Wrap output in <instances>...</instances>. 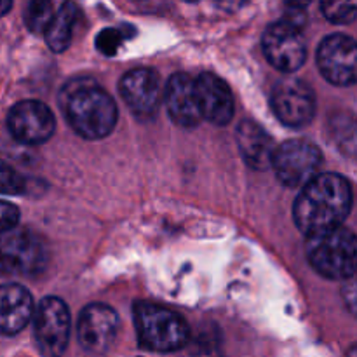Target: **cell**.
I'll return each mask as SVG.
<instances>
[{"label":"cell","instance_id":"obj_18","mask_svg":"<svg viewBox=\"0 0 357 357\" xmlns=\"http://www.w3.org/2000/svg\"><path fill=\"white\" fill-rule=\"evenodd\" d=\"M77 14H79V9L72 2L61 3V7L56 10L51 24H49V28L44 33L45 42L51 47V51L63 52L68 47L70 40H72V31L73 26H75Z\"/></svg>","mask_w":357,"mask_h":357},{"label":"cell","instance_id":"obj_16","mask_svg":"<svg viewBox=\"0 0 357 357\" xmlns=\"http://www.w3.org/2000/svg\"><path fill=\"white\" fill-rule=\"evenodd\" d=\"M33 316V298L21 284L0 286V335L13 337L26 328Z\"/></svg>","mask_w":357,"mask_h":357},{"label":"cell","instance_id":"obj_9","mask_svg":"<svg viewBox=\"0 0 357 357\" xmlns=\"http://www.w3.org/2000/svg\"><path fill=\"white\" fill-rule=\"evenodd\" d=\"M317 66L328 82L354 86L357 84V42L344 33L326 37L317 49Z\"/></svg>","mask_w":357,"mask_h":357},{"label":"cell","instance_id":"obj_1","mask_svg":"<svg viewBox=\"0 0 357 357\" xmlns=\"http://www.w3.org/2000/svg\"><path fill=\"white\" fill-rule=\"evenodd\" d=\"M352 190L344 176L317 174L302 188L295 201V223L307 237L342 227L351 213Z\"/></svg>","mask_w":357,"mask_h":357},{"label":"cell","instance_id":"obj_12","mask_svg":"<svg viewBox=\"0 0 357 357\" xmlns=\"http://www.w3.org/2000/svg\"><path fill=\"white\" fill-rule=\"evenodd\" d=\"M77 330H79L80 345L87 352L103 354L117 338V312L103 303H91L80 312Z\"/></svg>","mask_w":357,"mask_h":357},{"label":"cell","instance_id":"obj_14","mask_svg":"<svg viewBox=\"0 0 357 357\" xmlns=\"http://www.w3.org/2000/svg\"><path fill=\"white\" fill-rule=\"evenodd\" d=\"M167 114L180 128L194 129L201 124L202 114L199 108L195 80L188 73H174L164 89Z\"/></svg>","mask_w":357,"mask_h":357},{"label":"cell","instance_id":"obj_19","mask_svg":"<svg viewBox=\"0 0 357 357\" xmlns=\"http://www.w3.org/2000/svg\"><path fill=\"white\" fill-rule=\"evenodd\" d=\"M54 6L47 0H33L26 6L24 10V23H26L28 30L33 33H40L49 28L52 17H54Z\"/></svg>","mask_w":357,"mask_h":357},{"label":"cell","instance_id":"obj_20","mask_svg":"<svg viewBox=\"0 0 357 357\" xmlns=\"http://www.w3.org/2000/svg\"><path fill=\"white\" fill-rule=\"evenodd\" d=\"M324 17L335 24H347L357 17V0H324L321 2Z\"/></svg>","mask_w":357,"mask_h":357},{"label":"cell","instance_id":"obj_2","mask_svg":"<svg viewBox=\"0 0 357 357\" xmlns=\"http://www.w3.org/2000/svg\"><path fill=\"white\" fill-rule=\"evenodd\" d=\"M59 107L73 131L86 139H101L117 124L114 98L94 79L79 77L63 86Z\"/></svg>","mask_w":357,"mask_h":357},{"label":"cell","instance_id":"obj_23","mask_svg":"<svg viewBox=\"0 0 357 357\" xmlns=\"http://www.w3.org/2000/svg\"><path fill=\"white\" fill-rule=\"evenodd\" d=\"M20 222V209L7 201H0V234L13 230Z\"/></svg>","mask_w":357,"mask_h":357},{"label":"cell","instance_id":"obj_3","mask_svg":"<svg viewBox=\"0 0 357 357\" xmlns=\"http://www.w3.org/2000/svg\"><path fill=\"white\" fill-rule=\"evenodd\" d=\"M307 260L326 279H349L357 271V236L344 225L307 237Z\"/></svg>","mask_w":357,"mask_h":357},{"label":"cell","instance_id":"obj_17","mask_svg":"<svg viewBox=\"0 0 357 357\" xmlns=\"http://www.w3.org/2000/svg\"><path fill=\"white\" fill-rule=\"evenodd\" d=\"M237 146L244 162L257 171H265L272 166L275 145L272 136L257 122L243 121L236 131Z\"/></svg>","mask_w":357,"mask_h":357},{"label":"cell","instance_id":"obj_21","mask_svg":"<svg viewBox=\"0 0 357 357\" xmlns=\"http://www.w3.org/2000/svg\"><path fill=\"white\" fill-rule=\"evenodd\" d=\"M26 187L28 181L13 166L0 160V194L20 195L26 192Z\"/></svg>","mask_w":357,"mask_h":357},{"label":"cell","instance_id":"obj_24","mask_svg":"<svg viewBox=\"0 0 357 357\" xmlns=\"http://www.w3.org/2000/svg\"><path fill=\"white\" fill-rule=\"evenodd\" d=\"M342 300L352 316L357 317V271L342 286Z\"/></svg>","mask_w":357,"mask_h":357},{"label":"cell","instance_id":"obj_6","mask_svg":"<svg viewBox=\"0 0 357 357\" xmlns=\"http://www.w3.org/2000/svg\"><path fill=\"white\" fill-rule=\"evenodd\" d=\"M323 153L305 139H289L275 149L272 167L286 187H305L319 174Z\"/></svg>","mask_w":357,"mask_h":357},{"label":"cell","instance_id":"obj_15","mask_svg":"<svg viewBox=\"0 0 357 357\" xmlns=\"http://www.w3.org/2000/svg\"><path fill=\"white\" fill-rule=\"evenodd\" d=\"M199 108L202 119L216 126H227L234 117V96L225 80L215 73H201L195 79Z\"/></svg>","mask_w":357,"mask_h":357},{"label":"cell","instance_id":"obj_8","mask_svg":"<svg viewBox=\"0 0 357 357\" xmlns=\"http://www.w3.org/2000/svg\"><path fill=\"white\" fill-rule=\"evenodd\" d=\"M261 47L267 61L284 73L296 72L305 63L307 45L302 30L286 20L265 30Z\"/></svg>","mask_w":357,"mask_h":357},{"label":"cell","instance_id":"obj_7","mask_svg":"<svg viewBox=\"0 0 357 357\" xmlns=\"http://www.w3.org/2000/svg\"><path fill=\"white\" fill-rule=\"evenodd\" d=\"M35 342L45 357H61L70 338V312L65 302L45 296L35 310Z\"/></svg>","mask_w":357,"mask_h":357},{"label":"cell","instance_id":"obj_10","mask_svg":"<svg viewBox=\"0 0 357 357\" xmlns=\"http://www.w3.org/2000/svg\"><path fill=\"white\" fill-rule=\"evenodd\" d=\"M274 114L288 128H303L316 114V94L300 79H284L274 87L271 98Z\"/></svg>","mask_w":357,"mask_h":357},{"label":"cell","instance_id":"obj_25","mask_svg":"<svg viewBox=\"0 0 357 357\" xmlns=\"http://www.w3.org/2000/svg\"><path fill=\"white\" fill-rule=\"evenodd\" d=\"M10 9H13V2L10 0H0V16L7 14Z\"/></svg>","mask_w":357,"mask_h":357},{"label":"cell","instance_id":"obj_22","mask_svg":"<svg viewBox=\"0 0 357 357\" xmlns=\"http://www.w3.org/2000/svg\"><path fill=\"white\" fill-rule=\"evenodd\" d=\"M126 40V33L119 28H105L98 33L96 47L103 52L105 56H114Z\"/></svg>","mask_w":357,"mask_h":357},{"label":"cell","instance_id":"obj_26","mask_svg":"<svg viewBox=\"0 0 357 357\" xmlns=\"http://www.w3.org/2000/svg\"><path fill=\"white\" fill-rule=\"evenodd\" d=\"M344 357H357V344L352 345V347L345 352Z\"/></svg>","mask_w":357,"mask_h":357},{"label":"cell","instance_id":"obj_11","mask_svg":"<svg viewBox=\"0 0 357 357\" xmlns=\"http://www.w3.org/2000/svg\"><path fill=\"white\" fill-rule=\"evenodd\" d=\"M7 126L14 138L24 145H40L52 136L56 121L47 105L24 100L14 105L7 115Z\"/></svg>","mask_w":357,"mask_h":357},{"label":"cell","instance_id":"obj_4","mask_svg":"<svg viewBox=\"0 0 357 357\" xmlns=\"http://www.w3.org/2000/svg\"><path fill=\"white\" fill-rule=\"evenodd\" d=\"M135 324L139 345L146 351L174 352L190 340V328L183 317L155 303H136Z\"/></svg>","mask_w":357,"mask_h":357},{"label":"cell","instance_id":"obj_5","mask_svg":"<svg viewBox=\"0 0 357 357\" xmlns=\"http://www.w3.org/2000/svg\"><path fill=\"white\" fill-rule=\"evenodd\" d=\"M49 261L47 244L24 227L0 234V272L13 278L38 275Z\"/></svg>","mask_w":357,"mask_h":357},{"label":"cell","instance_id":"obj_13","mask_svg":"<svg viewBox=\"0 0 357 357\" xmlns=\"http://www.w3.org/2000/svg\"><path fill=\"white\" fill-rule=\"evenodd\" d=\"M126 105L138 117H152L162 98V82L159 73L149 68H135L122 77L119 84Z\"/></svg>","mask_w":357,"mask_h":357}]
</instances>
